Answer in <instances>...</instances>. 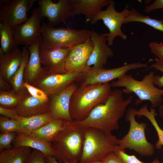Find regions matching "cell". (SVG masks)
Returning <instances> with one entry per match:
<instances>
[{"mask_svg": "<svg viewBox=\"0 0 163 163\" xmlns=\"http://www.w3.org/2000/svg\"><path fill=\"white\" fill-rule=\"evenodd\" d=\"M123 94L121 90L114 88L106 101L95 106L85 119L73 121L84 127L108 132L118 129L119 121L125 115L127 107L132 101V95L125 99Z\"/></svg>", "mask_w": 163, "mask_h": 163, "instance_id": "obj_1", "label": "cell"}, {"mask_svg": "<svg viewBox=\"0 0 163 163\" xmlns=\"http://www.w3.org/2000/svg\"><path fill=\"white\" fill-rule=\"evenodd\" d=\"M109 83L80 85L71 97L69 113L73 121L85 119L97 105L104 103L112 91Z\"/></svg>", "mask_w": 163, "mask_h": 163, "instance_id": "obj_2", "label": "cell"}, {"mask_svg": "<svg viewBox=\"0 0 163 163\" xmlns=\"http://www.w3.org/2000/svg\"><path fill=\"white\" fill-rule=\"evenodd\" d=\"M84 140V127L73 121L68 122L66 127L55 137L50 144L58 161L74 163L79 162Z\"/></svg>", "mask_w": 163, "mask_h": 163, "instance_id": "obj_3", "label": "cell"}, {"mask_svg": "<svg viewBox=\"0 0 163 163\" xmlns=\"http://www.w3.org/2000/svg\"><path fill=\"white\" fill-rule=\"evenodd\" d=\"M84 131L85 140L79 163L102 161L118 149L120 139L111 133L91 127H84Z\"/></svg>", "mask_w": 163, "mask_h": 163, "instance_id": "obj_4", "label": "cell"}, {"mask_svg": "<svg viewBox=\"0 0 163 163\" xmlns=\"http://www.w3.org/2000/svg\"><path fill=\"white\" fill-rule=\"evenodd\" d=\"M154 72H150L141 81L135 79L131 75L125 74L111 83L112 87H123V93H134L138 97L135 104L138 105L145 101H149L151 107L159 106L163 100V89H159L154 85Z\"/></svg>", "mask_w": 163, "mask_h": 163, "instance_id": "obj_5", "label": "cell"}, {"mask_svg": "<svg viewBox=\"0 0 163 163\" xmlns=\"http://www.w3.org/2000/svg\"><path fill=\"white\" fill-rule=\"evenodd\" d=\"M137 110L130 107L126 112L125 120L129 122V129L127 133L120 139L118 150L125 151V149H129L141 156H152L155 153V147L146 138L145 130L147 123H139L136 120Z\"/></svg>", "mask_w": 163, "mask_h": 163, "instance_id": "obj_6", "label": "cell"}, {"mask_svg": "<svg viewBox=\"0 0 163 163\" xmlns=\"http://www.w3.org/2000/svg\"><path fill=\"white\" fill-rule=\"evenodd\" d=\"M41 26L42 41L40 49L56 47L71 48L85 42L90 37V30L51 27L44 22Z\"/></svg>", "mask_w": 163, "mask_h": 163, "instance_id": "obj_7", "label": "cell"}, {"mask_svg": "<svg viewBox=\"0 0 163 163\" xmlns=\"http://www.w3.org/2000/svg\"><path fill=\"white\" fill-rule=\"evenodd\" d=\"M129 6L126 5L122 11L118 12L115 8L114 1L111 0L107 8L99 11L90 23L94 24L100 20L102 21L109 31L108 33H104L109 46L113 45L114 40L117 37H120L124 40L127 39V36L122 31L121 27L129 12Z\"/></svg>", "mask_w": 163, "mask_h": 163, "instance_id": "obj_8", "label": "cell"}, {"mask_svg": "<svg viewBox=\"0 0 163 163\" xmlns=\"http://www.w3.org/2000/svg\"><path fill=\"white\" fill-rule=\"evenodd\" d=\"M149 62L145 63L134 62L113 69L91 67L90 70L83 73L80 78L83 79L81 85L108 83L113 80L118 79L129 71L147 67Z\"/></svg>", "mask_w": 163, "mask_h": 163, "instance_id": "obj_9", "label": "cell"}, {"mask_svg": "<svg viewBox=\"0 0 163 163\" xmlns=\"http://www.w3.org/2000/svg\"><path fill=\"white\" fill-rule=\"evenodd\" d=\"M36 0H1L0 21L6 22L13 29L28 19L27 13Z\"/></svg>", "mask_w": 163, "mask_h": 163, "instance_id": "obj_10", "label": "cell"}, {"mask_svg": "<svg viewBox=\"0 0 163 163\" xmlns=\"http://www.w3.org/2000/svg\"><path fill=\"white\" fill-rule=\"evenodd\" d=\"M37 1L40 19L47 18V24L51 27H55L61 22H65L72 17L73 8L71 0H59L56 3L51 0Z\"/></svg>", "mask_w": 163, "mask_h": 163, "instance_id": "obj_11", "label": "cell"}, {"mask_svg": "<svg viewBox=\"0 0 163 163\" xmlns=\"http://www.w3.org/2000/svg\"><path fill=\"white\" fill-rule=\"evenodd\" d=\"M31 12V16L26 22L14 29L17 43L25 47L32 45L42 37L39 7L34 8Z\"/></svg>", "mask_w": 163, "mask_h": 163, "instance_id": "obj_12", "label": "cell"}, {"mask_svg": "<svg viewBox=\"0 0 163 163\" xmlns=\"http://www.w3.org/2000/svg\"><path fill=\"white\" fill-rule=\"evenodd\" d=\"M83 74V73L74 72L45 74L33 86L44 91L49 98L80 78Z\"/></svg>", "mask_w": 163, "mask_h": 163, "instance_id": "obj_13", "label": "cell"}, {"mask_svg": "<svg viewBox=\"0 0 163 163\" xmlns=\"http://www.w3.org/2000/svg\"><path fill=\"white\" fill-rule=\"evenodd\" d=\"M71 48L64 47L46 48L40 50L41 64L46 74H64L68 72L66 62Z\"/></svg>", "mask_w": 163, "mask_h": 163, "instance_id": "obj_14", "label": "cell"}, {"mask_svg": "<svg viewBox=\"0 0 163 163\" xmlns=\"http://www.w3.org/2000/svg\"><path fill=\"white\" fill-rule=\"evenodd\" d=\"M78 86L74 82L49 98V112L53 120L72 121L69 113L71 97Z\"/></svg>", "mask_w": 163, "mask_h": 163, "instance_id": "obj_15", "label": "cell"}, {"mask_svg": "<svg viewBox=\"0 0 163 163\" xmlns=\"http://www.w3.org/2000/svg\"><path fill=\"white\" fill-rule=\"evenodd\" d=\"M93 47L90 38L85 42L76 45L71 48L67 56L65 67L67 72H86L90 69L86 64Z\"/></svg>", "mask_w": 163, "mask_h": 163, "instance_id": "obj_16", "label": "cell"}, {"mask_svg": "<svg viewBox=\"0 0 163 163\" xmlns=\"http://www.w3.org/2000/svg\"><path fill=\"white\" fill-rule=\"evenodd\" d=\"M90 39L93 47L86 66L88 67L93 66L94 68L104 67L109 58L114 56L113 51L107 43V37L104 34H98L91 30Z\"/></svg>", "mask_w": 163, "mask_h": 163, "instance_id": "obj_17", "label": "cell"}, {"mask_svg": "<svg viewBox=\"0 0 163 163\" xmlns=\"http://www.w3.org/2000/svg\"><path fill=\"white\" fill-rule=\"evenodd\" d=\"M42 41L41 37L32 45L25 47L29 51L30 57L24 69V82L32 85L46 74L44 67L41 65L39 55Z\"/></svg>", "mask_w": 163, "mask_h": 163, "instance_id": "obj_18", "label": "cell"}, {"mask_svg": "<svg viewBox=\"0 0 163 163\" xmlns=\"http://www.w3.org/2000/svg\"><path fill=\"white\" fill-rule=\"evenodd\" d=\"M23 57V51L18 48L8 53H5L0 48V75L10 83L21 65Z\"/></svg>", "mask_w": 163, "mask_h": 163, "instance_id": "obj_19", "label": "cell"}, {"mask_svg": "<svg viewBox=\"0 0 163 163\" xmlns=\"http://www.w3.org/2000/svg\"><path fill=\"white\" fill-rule=\"evenodd\" d=\"M73 8L72 17L81 14L85 16V24L91 23L96 14L111 0H71Z\"/></svg>", "mask_w": 163, "mask_h": 163, "instance_id": "obj_20", "label": "cell"}, {"mask_svg": "<svg viewBox=\"0 0 163 163\" xmlns=\"http://www.w3.org/2000/svg\"><path fill=\"white\" fill-rule=\"evenodd\" d=\"M49 101L40 100L29 94L15 108L19 117H29L49 112Z\"/></svg>", "mask_w": 163, "mask_h": 163, "instance_id": "obj_21", "label": "cell"}, {"mask_svg": "<svg viewBox=\"0 0 163 163\" xmlns=\"http://www.w3.org/2000/svg\"><path fill=\"white\" fill-rule=\"evenodd\" d=\"M16 133V136L12 143L13 148L29 147L41 152L45 156L56 157L55 153L50 143L36 137L21 133Z\"/></svg>", "mask_w": 163, "mask_h": 163, "instance_id": "obj_22", "label": "cell"}, {"mask_svg": "<svg viewBox=\"0 0 163 163\" xmlns=\"http://www.w3.org/2000/svg\"><path fill=\"white\" fill-rule=\"evenodd\" d=\"M68 122L61 119H54L36 131L22 134L50 144L55 137L66 127Z\"/></svg>", "mask_w": 163, "mask_h": 163, "instance_id": "obj_23", "label": "cell"}, {"mask_svg": "<svg viewBox=\"0 0 163 163\" xmlns=\"http://www.w3.org/2000/svg\"><path fill=\"white\" fill-rule=\"evenodd\" d=\"M53 120L49 112L29 117H19L17 120L19 130L17 133H25L34 131Z\"/></svg>", "mask_w": 163, "mask_h": 163, "instance_id": "obj_24", "label": "cell"}, {"mask_svg": "<svg viewBox=\"0 0 163 163\" xmlns=\"http://www.w3.org/2000/svg\"><path fill=\"white\" fill-rule=\"evenodd\" d=\"M23 57L20 66L12 78L10 84L12 87V91L16 94L26 95L29 93L23 85L24 73L25 67L30 57L29 50L25 47L23 48Z\"/></svg>", "mask_w": 163, "mask_h": 163, "instance_id": "obj_25", "label": "cell"}, {"mask_svg": "<svg viewBox=\"0 0 163 163\" xmlns=\"http://www.w3.org/2000/svg\"><path fill=\"white\" fill-rule=\"evenodd\" d=\"M31 152L28 147L4 149L0 152V163H25Z\"/></svg>", "mask_w": 163, "mask_h": 163, "instance_id": "obj_26", "label": "cell"}, {"mask_svg": "<svg viewBox=\"0 0 163 163\" xmlns=\"http://www.w3.org/2000/svg\"><path fill=\"white\" fill-rule=\"evenodd\" d=\"M0 47L5 53L13 52L18 48L14 31L6 22L0 21Z\"/></svg>", "mask_w": 163, "mask_h": 163, "instance_id": "obj_27", "label": "cell"}, {"mask_svg": "<svg viewBox=\"0 0 163 163\" xmlns=\"http://www.w3.org/2000/svg\"><path fill=\"white\" fill-rule=\"evenodd\" d=\"M139 22L145 24L152 28L163 32V20H158L144 15L136 9L129 10L123 22V24L130 22Z\"/></svg>", "mask_w": 163, "mask_h": 163, "instance_id": "obj_28", "label": "cell"}, {"mask_svg": "<svg viewBox=\"0 0 163 163\" xmlns=\"http://www.w3.org/2000/svg\"><path fill=\"white\" fill-rule=\"evenodd\" d=\"M155 108L151 107L149 110L146 104L143 105L137 110L136 116L138 117L143 116L150 122L155 129L158 137V140L155 143V147L158 149H160L163 146V130L158 125L155 118Z\"/></svg>", "mask_w": 163, "mask_h": 163, "instance_id": "obj_29", "label": "cell"}, {"mask_svg": "<svg viewBox=\"0 0 163 163\" xmlns=\"http://www.w3.org/2000/svg\"><path fill=\"white\" fill-rule=\"evenodd\" d=\"M27 95L18 94L12 90H0V106L6 108H15Z\"/></svg>", "mask_w": 163, "mask_h": 163, "instance_id": "obj_30", "label": "cell"}, {"mask_svg": "<svg viewBox=\"0 0 163 163\" xmlns=\"http://www.w3.org/2000/svg\"><path fill=\"white\" fill-rule=\"evenodd\" d=\"M19 130L17 120L9 119L2 115L0 116L1 133H17Z\"/></svg>", "mask_w": 163, "mask_h": 163, "instance_id": "obj_31", "label": "cell"}, {"mask_svg": "<svg viewBox=\"0 0 163 163\" xmlns=\"http://www.w3.org/2000/svg\"><path fill=\"white\" fill-rule=\"evenodd\" d=\"M16 136L15 133H0V152L13 148L11 143Z\"/></svg>", "mask_w": 163, "mask_h": 163, "instance_id": "obj_32", "label": "cell"}, {"mask_svg": "<svg viewBox=\"0 0 163 163\" xmlns=\"http://www.w3.org/2000/svg\"><path fill=\"white\" fill-rule=\"evenodd\" d=\"M23 85L32 96L42 100L49 101L48 96L42 90L25 82H24Z\"/></svg>", "mask_w": 163, "mask_h": 163, "instance_id": "obj_33", "label": "cell"}, {"mask_svg": "<svg viewBox=\"0 0 163 163\" xmlns=\"http://www.w3.org/2000/svg\"><path fill=\"white\" fill-rule=\"evenodd\" d=\"M115 154L123 161L124 163H145L139 160L135 155H129L125 152V151L117 150L114 152ZM149 163H160L157 159H155Z\"/></svg>", "mask_w": 163, "mask_h": 163, "instance_id": "obj_34", "label": "cell"}, {"mask_svg": "<svg viewBox=\"0 0 163 163\" xmlns=\"http://www.w3.org/2000/svg\"><path fill=\"white\" fill-rule=\"evenodd\" d=\"M155 62L152 64L150 68H155L156 70L162 72V75L160 76L158 75H155L154 84L159 88H163V62L157 57L154 59Z\"/></svg>", "mask_w": 163, "mask_h": 163, "instance_id": "obj_35", "label": "cell"}, {"mask_svg": "<svg viewBox=\"0 0 163 163\" xmlns=\"http://www.w3.org/2000/svg\"><path fill=\"white\" fill-rule=\"evenodd\" d=\"M45 156L41 152L34 149L31 152L25 163H46Z\"/></svg>", "mask_w": 163, "mask_h": 163, "instance_id": "obj_36", "label": "cell"}, {"mask_svg": "<svg viewBox=\"0 0 163 163\" xmlns=\"http://www.w3.org/2000/svg\"><path fill=\"white\" fill-rule=\"evenodd\" d=\"M149 46L152 53L163 62V44L153 41L149 43Z\"/></svg>", "mask_w": 163, "mask_h": 163, "instance_id": "obj_37", "label": "cell"}, {"mask_svg": "<svg viewBox=\"0 0 163 163\" xmlns=\"http://www.w3.org/2000/svg\"><path fill=\"white\" fill-rule=\"evenodd\" d=\"M0 114L1 115L14 120H17L19 117L15 108H6L0 106Z\"/></svg>", "mask_w": 163, "mask_h": 163, "instance_id": "obj_38", "label": "cell"}, {"mask_svg": "<svg viewBox=\"0 0 163 163\" xmlns=\"http://www.w3.org/2000/svg\"><path fill=\"white\" fill-rule=\"evenodd\" d=\"M160 9H163V0H155L152 4L146 6L144 11L149 13L154 10Z\"/></svg>", "mask_w": 163, "mask_h": 163, "instance_id": "obj_39", "label": "cell"}, {"mask_svg": "<svg viewBox=\"0 0 163 163\" xmlns=\"http://www.w3.org/2000/svg\"><path fill=\"white\" fill-rule=\"evenodd\" d=\"M102 161L103 163H124L114 152L109 154Z\"/></svg>", "mask_w": 163, "mask_h": 163, "instance_id": "obj_40", "label": "cell"}, {"mask_svg": "<svg viewBox=\"0 0 163 163\" xmlns=\"http://www.w3.org/2000/svg\"><path fill=\"white\" fill-rule=\"evenodd\" d=\"M12 89L11 85L0 75V90L10 91Z\"/></svg>", "mask_w": 163, "mask_h": 163, "instance_id": "obj_41", "label": "cell"}, {"mask_svg": "<svg viewBox=\"0 0 163 163\" xmlns=\"http://www.w3.org/2000/svg\"><path fill=\"white\" fill-rule=\"evenodd\" d=\"M45 160L46 163H69L59 162L56 160L55 157L50 155L45 156Z\"/></svg>", "mask_w": 163, "mask_h": 163, "instance_id": "obj_42", "label": "cell"}, {"mask_svg": "<svg viewBox=\"0 0 163 163\" xmlns=\"http://www.w3.org/2000/svg\"><path fill=\"white\" fill-rule=\"evenodd\" d=\"M158 114L160 117L163 118V104H161L159 106ZM161 129L163 130V128Z\"/></svg>", "mask_w": 163, "mask_h": 163, "instance_id": "obj_43", "label": "cell"}, {"mask_svg": "<svg viewBox=\"0 0 163 163\" xmlns=\"http://www.w3.org/2000/svg\"><path fill=\"white\" fill-rule=\"evenodd\" d=\"M79 163L76 162V163ZM87 163H103V162L102 161H92V162H88Z\"/></svg>", "mask_w": 163, "mask_h": 163, "instance_id": "obj_44", "label": "cell"}, {"mask_svg": "<svg viewBox=\"0 0 163 163\" xmlns=\"http://www.w3.org/2000/svg\"><path fill=\"white\" fill-rule=\"evenodd\" d=\"M162 158H163V154H162Z\"/></svg>", "mask_w": 163, "mask_h": 163, "instance_id": "obj_45", "label": "cell"}]
</instances>
